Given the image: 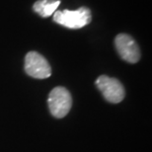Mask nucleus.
Segmentation results:
<instances>
[{
  "label": "nucleus",
  "mask_w": 152,
  "mask_h": 152,
  "mask_svg": "<svg viewBox=\"0 0 152 152\" xmlns=\"http://www.w3.org/2000/svg\"><path fill=\"white\" fill-rule=\"evenodd\" d=\"M24 68L27 74L36 79H45L51 75L50 63L37 51H30L26 54Z\"/></svg>",
  "instance_id": "obj_4"
},
{
  "label": "nucleus",
  "mask_w": 152,
  "mask_h": 152,
  "mask_svg": "<svg viewBox=\"0 0 152 152\" xmlns=\"http://www.w3.org/2000/svg\"><path fill=\"white\" fill-rule=\"evenodd\" d=\"M60 4L59 0H38L33 5V9L39 16L47 18L53 15Z\"/></svg>",
  "instance_id": "obj_6"
},
{
  "label": "nucleus",
  "mask_w": 152,
  "mask_h": 152,
  "mask_svg": "<svg viewBox=\"0 0 152 152\" xmlns=\"http://www.w3.org/2000/svg\"><path fill=\"white\" fill-rule=\"evenodd\" d=\"M50 114L56 118H64L72 106V98L69 91L64 87L57 86L50 91L48 98Z\"/></svg>",
  "instance_id": "obj_2"
},
{
  "label": "nucleus",
  "mask_w": 152,
  "mask_h": 152,
  "mask_svg": "<svg viewBox=\"0 0 152 152\" xmlns=\"http://www.w3.org/2000/svg\"><path fill=\"white\" fill-rule=\"evenodd\" d=\"M115 47L120 56L127 62L136 63L140 59V50L138 45L129 35H118L115 39Z\"/></svg>",
  "instance_id": "obj_5"
},
{
  "label": "nucleus",
  "mask_w": 152,
  "mask_h": 152,
  "mask_svg": "<svg viewBox=\"0 0 152 152\" xmlns=\"http://www.w3.org/2000/svg\"><path fill=\"white\" fill-rule=\"evenodd\" d=\"M95 85L109 103L118 104L124 99V87L118 79L109 77L107 75H101L97 78Z\"/></svg>",
  "instance_id": "obj_3"
},
{
  "label": "nucleus",
  "mask_w": 152,
  "mask_h": 152,
  "mask_svg": "<svg viewBox=\"0 0 152 152\" xmlns=\"http://www.w3.org/2000/svg\"><path fill=\"white\" fill-rule=\"evenodd\" d=\"M91 20L92 13L87 7H81L74 11H56L53 13L54 22L69 29H81L87 26Z\"/></svg>",
  "instance_id": "obj_1"
}]
</instances>
